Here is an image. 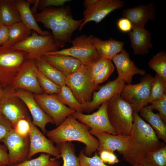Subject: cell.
<instances>
[{
  "instance_id": "f5cc1de1",
  "label": "cell",
  "mask_w": 166,
  "mask_h": 166,
  "mask_svg": "<svg viewBox=\"0 0 166 166\" xmlns=\"http://www.w3.org/2000/svg\"><path fill=\"white\" fill-rule=\"evenodd\" d=\"M2 25H3V23H2V18H1V14L0 13V26H1Z\"/></svg>"
},
{
  "instance_id": "ba28073f",
  "label": "cell",
  "mask_w": 166,
  "mask_h": 166,
  "mask_svg": "<svg viewBox=\"0 0 166 166\" xmlns=\"http://www.w3.org/2000/svg\"><path fill=\"white\" fill-rule=\"evenodd\" d=\"M152 78L150 74H145L139 83L125 85L120 96L131 105L133 112L138 113L149 103Z\"/></svg>"
},
{
  "instance_id": "4dcf8cb0",
  "label": "cell",
  "mask_w": 166,
  "mask_h": 166,
  "mask_svg": "<svg viewBox=\"0 0 166 166\" xmlns=\"http://www.w3.org/2000/svg\"><path fill=\"white\" fill-rule=\"evenodd\" d=\"M61 87L60 93L55 95L57 99L61 103L68 105L69 108L76 112L83 113V104L76 99L69 88L66 85L61 86Z\"/></svg>"
},
{
  "instance_id": "3957f363",
  "label": "cell",
  "mask_w": 166,
  "mask_h": 166,
  "mask_svg": "<svg viewBox=\"0 0 166 166\" xmlns=\"http://www.w3.org/2000/svg\"><path fill=\"white\" fill-rule=\"evenodd\" d=\"M49 139L56 144L67 142L77 141L85 145L84 152L88 157L97 150L98 139L90 132L89 128L79 122L72 115L56 128L46 133Z\"/></svg>"
},
{
  "instance_id": "8d00e7d4",
  "label": "cell",
  "mask_w": 166,
  "mask_h": 166,
  "mask_svg": "<svg viewBox=\"0 0 166 166\" xmlns=\"http://www.w3.org/2000/svg\"><path fill=\"white\" fill-rule=\"evenodd\" d=\"M78 158L80 166H110L104 163L95 152L92 157H88L85 154L84 150H82L80 151Z\"/></svg>"
},
{
  "instance_id": "52a82bcc",
  "label": "cell",
  "mask_w": 166,
  "mask_h": 166,
  "mask_svg": "<svg viewBox=\"0 0 166 166\" xmlns=\"http://www.w3.org/2000/svg\"><path fill=\"white\" fill-rule=\"evenodd\" d=\"M92 36L84 34L77 36L72 41L71 47L46 53L43 55L52 54L67 55L78 60L82 65H90L99 57L92 44Z\"/></svg>"
},
{
  "instance_id": "603a6c76",
  "label": "cell",
  "mask_w": 166,
  "mask_h": 166,
  "mask_svg": "<svg viewBox=\"0 0 166 166\" xmlns=\"http://www.w3.org/2000/svg\"><path fill=\"white\" fill-rule=\"evenodd\" d=\"M42 57L66 77L76 71L82 65L78 60L64 55L47 54Z\"/></svg>"
},
{
  "instance_id": "1f68e13d",
  "label": "cell",
  "mask_w": 166,
  "mask_h": 166,
  "mask_svg": "<svg viewBox=\"0 0 166 166\" xmlns=\"http://www.w3.org/2000/svg\"><path fill=\"white\" fill-rule=\"evenodd\" d=\"M139 163L143 166H166V145L148 153Z\"/></svg>"
},
{
  "instance_id": "9c48e42d",
  "label": "cell",
  "mask_w": 166,
  "mask_h": 166,
  "mask_svg": "<svg viewBox=\"0 0 166 166\" xmlns=\"http://www.w3.org/2000/svg\"><path fill=\"white\" fill-rule=\"evenodd\" d=\"M15 91L10 85L4 88L0 101V113L11 123L13 128L19 120L30 119L26 106L16 95Z\"/></svg>"
},
{
  "instance_id": "d4e9b609",
  "label": "cell",
  "mask_w": 166,
  "mask_h": 166,
  "mask_svg": "<svg viewBox=\"0 0 166 166\" xmlns=\"http://www.w3.org/2000/svg\"><path fill=\"white\" fill-rule=\"evenodd\" d=\"M14 1L21 21L28 28L40 35L46 36L51 34L49 32L42 30L38 24L30 8V5L32 3L31 0Z\"/></svg>"
},
{
  "instance_id": "f6af8a7d",
  "label": "cell",
  "mask_w": 166,
  "mask_h": 166,
  "mask_svg": "<svg viewBox=\"0 0 166 166\" xmlns=\"http://www.w3.org/2000/svg\"><path fill=\"white\" fill-rule=\"evenodd\" d=\"M69 0H39L38 8L42 10L50 6H63L65 3L70 1Z\"/></svg>"
},
{
  "instance_id": "60d3db41",
  "label": "cell",
  "mask_w": 166,
  "mask_h": 166,
  "mask_svg": "<svg viewBox=\"0 0 166 166\" xmlns=\"http://www.w3.org/2000/svg\"><path fill=\"white\" fill-rule=\"evenodd\" d=\"M150 106L152 109L158 111L159 114L165 123H166V98L154 100L151 102Z\"/></svg>"
},
{
  "instance_id": "ffe728a7",
  "label": "cell",
  "mask_w": 166,
  "mask_h": 166,
  "mask_svg": "<svg viewBox=\"0 0 166 166\" xmlns=\"http://www.w3.org/2000/svg\"><path fill=\"white\" fill-rule=\"evenodd\" d=\"M98 139V153L103 150L113 152L117 151L123 155L127 151L129 145V136L113 135L105 132L94 135Z\"/></svg>"
},
{
  "instance_id": "74e56055",
  "label": "cell",
  "mask_w": 166,
  "mask_h": 166,
  "mask_svg": "<svg viewBox=\"0 0 166 166\" xmlns=\"http://www.w3.org/2000/svg\"><path fill=\"white\" fill-rule=\"evenodd\" d=\"M115 69L111 60L109 59L105 67L94 78L93 80L94 83L99 85L106 81L114 72Z\"/></svg>"
},
{
  "instance_id": "f907efd6",
  "label": "cell",
  "mask_w": 166,
  "mask_h": 166,
  "mask_svg": "<svg viewBox=\"0 0 166 166\" xmlns=\"http://www.w3.org/2000/svg\"><path fill=\"white\" fill-rule=\"evenodd\" d=\"M4 89L0 87V101L2 98L3 93Z\"/></svg>"
},
{
  "instance_id": "d6986e66",
  "label": "cell",
  "mask_w": 166,
  "mask_h": 166,
  "mask_svg": "<svg viewBox=\"0 0 166 166\" xmlns=\"http://www.w3.org/2000/svg\"><path fill=\"white\" fill-rule=\"evenodd\" d=\"M28 59L26 52L12 47L0 46V68L16 74L20 67Z\"/></svg>"
},
{
  "instance_id": "8fae6325",
  "label": "cell",
  "mask_w": 166,
  "mask_h": 166,
  "mask_svg": "<svg viewBox=\"0 0 166 166\" xmlns=\"http://www.w3.org/2000/svg\"><path fill=\"white\" fill-rule=\"evenodd\" d=\"M35 59H27L18 69L10 86L14 89L24 90L35 94L44 93L38 80Z\"/></svg>"
},
{
  "instance_id": "c3c4849f",
  "label": "cell",
  "mask_w": 166,
  "mask_h": 166,
  "mask_svg": "<svg viewBox=\"0 0 166 166\" xmlns=\"http://www.w3.org/2000/svg\"><path fill=\"white\" fill-rule=\"evenodd\" d=\"M9 37L8 27L4 25L0 26V46L4 45Z\"/></svg>"
},
{
  "instance_id": "7c38bea8",
  "label": "cell",
  "mask_w": 166,
  "mask_h": 166,
  "mask_svg": "<svg viewBox=\"0 0 166 166\" xmlns=\"http://www.w3.org/2000/svg\"><path fill=\"white\" fill-rule=\"evenodd\" d=\"M34 96L41 108L52 118L57 127L76 112L60 102L55 95L34 94Z\"/></svg>"
},
{
  "instance_id": "7bdbcfd3",
  "label": "cell",
  "mask_w": 166,
  "mask_h": 166,
  "mask_svg": "<svg viewBox=\"0 0 166 166\" xmlns=\"http://www.w3.org/2000/svg\"><path fill=\"white\" fill-rule=\"evenodd\" d=\"M16 75L0 68V87L4 89L10 85Z\"/></svg>"
},
{
  "instance_id": "ee69618b",
  "label": "cell",
  "mask_w": 166,
  "mask_h": 166,
  "mask_svg": "<svg viewBox=\"0 0 166 166\" xmlns=\"http://www.w3.org/2000/svg\"><path fill=\"white\" fill-rule=\"evenodd\" d=\"M101 160L105 164H113L119 162V160L113 152L103 150L99 153Z\"/></svg>"
},
{
  "instance_id": "5b68a950",
  "label": "cell",
  "mask_w": 166,
  "mask_h": 166,
  "mask_svg": "<svg viewBox=\"0 0 166 166\" xmlns=\"http://www.w3.org/2000/svg\"><path fill=\"white\" fill-rule=\"evenodd\" d=\"M65 84L76 99L83 104L91 100L93 93L99 86L92 80L90 65L82 64L76 71L66 77Z\"/></svg>"
},
{
  "instance_id": "b9f144b4",
  "label": "cell",
  "mask_w": 166,
  "mask_h": 166,
  "mask_svg": "<svg viewBox=\"0 0 166 166\" xmlns=\"http://www.w3.org/2000/svg\"><path fill=\"white\" fill-rule=\"evenodd\" d=\"M13 128L11 123L0 113V142H2Z\"/></svg>"
},
{
  "instance_id": "5bb4252c",
  "label": "cell",
  "mask_w": 166,
  "mask_h": 166,
  "mask_svg": "<svg viewBox=\"0 0 166 166\" xmlns=\"http://www.w3.org/2000/svg\"><path fill=\"white\" fill-rule=\"evenodd\" d=\"M125 85L124 81L118 77L114 80L109 81L98 91L93 92L89 102L82 104L83 112H91L103 104L109 102L121 94Z\"/></svg>"
},
{
  "instance_id": "836d02e7",
  "label": "cell",
  "mask_w": 166,
  "mask_h": 166,
  "mask_svg": "<svg viewBox=\"0 0 166 166\" xmlns=\"http://www.w3.org/2000/svg\"><path fill=\"white\" fill-rule=\"evenodd\" d=\"M50 156L43 153L35 159L27 160L18 164L9 166H61L60 162L50 158Z\"/></svg>"
},
{
  "instance_id": "bcb514c9",
  "label": "cell",
  "mask_w": 166,
  "mask_h": 166,
  "mask_svg": "<svg viewBox=\"0 0 166 166\" xmlns=\"http://www.w3.org/2000/svg\"><path fill=\"white\" fill-rule=\"evenodd\" d=\"M117 26L121 31L124 33H129L132 30V24L128 19L124 18L118 20Z\"/></svg>"
},
{
  "instance_id": "ac0fdd59",
  "label": "cell",
  "mask_w": 166,
  "mask_h": 166,
  "mask_svg": "<svg viewBox=\"0 0 166 166\" xmlns=\"http://www.w3.org/2000/svg\"><path fill=\"white\" fill-rule=\"evenodd\" d=\"M130 55L126 50L123 49L111 59L115 65L118 73V77L127 84H131L132 78L135 74L144 76V70L139 69L129 58Z\"/></svg>"
},
{
  "instance_id": "6da1fadb",
  "label": "cell",
  "mask_w": 166,
  "mask_h": 166,
  "mask_svg": "<svg viewBox=\"0 0 166 166\" xmlns=\"http://www.w3.org/2000/svg\"><path fill=\"white\" fill-rule=\"evenodd\" d=\"M133 118L128 146L123 155L125 161L132 165L139 163L148 153L157 150L165 145L159 140L150 125L138 113L133 112Z\"/></svg>"
},
{
  "instance_id": "816d5d0a",
  "label": "cell",
  "mask_w": 166,
  "mask_h": 166,
  "mask_svg": "<svg viewBox=\"0 0 166 166\" xmlns=\"http://www.w3.org/2000/svg\"><path fill=\"white\" fill-rule=\"evenodd\" d=\"M133 166H143V165L139 163H136L132 165Z\"/></svg>"
},
{
  "instance_id": "7a4b0ae2",
  "label": "cell",
  "mask_w": 166,
  "mask_h": 166,
  "mask_svg": "<svg viewBox=\"0 0 166 166\" xmlns=\"http://www.w3.org/2000/svg\"><path fill=\"white\" fill-rule=\"evenodd\" d=\"M34 16L37 22L42 23L52 30L54 39L61 47L67 43H71L72 34L83 21V18L78 20L73 18L68 6L57 8L49 7Z\"/></svg>"
},
{
  "instance_id": "e0dca14e",
  "label": "cell",
  "mask_w": 166,
  "mask_h": 166,
  "mask_svg": "<svg viewBox=\"0 0 166 166\" xmlns=\"http://www.w3.org/2000/svg\"><path fill=\"white\" fill-rule=\"evenodd\" d=\"M15 94L25 104L30 112L33 124L39 127L44 134L47 132L46 126L48 123L54 124L53 120L41 108L35 100L32 93L21 89L16 90Z\"/></svg>"
},
{
  "instance_id": "f35d334b",
  "label": "cell",
  "mask_w": 166,
  "mask_h": 166,
  "mask_svg": "<svg viewBox=\"0 0 166 166\" xmlns=\"http://www.w3.org/2000/svg\"><path fill=\"white\" fill-rule=\"evenodd\" d=\"M31 119L23 118L19 120L14 128L15 132L22 136H29L31 129Z\"/></svg>"
},
{
  "instance_id": "4fadbf2b",
  "label": "cell",
  "mask_w": 166,
  "mask_h": 166,
  "mask_svg": "<svg viewBox=\"0 0 166 166\" xmlns=\"http://www.w3.org/2000/svg\"><path fill=\"white\" fill-rule=\"evenodd\" d=\"M2 142L8 150L9 166L18 164L28 159L30 148L29 136H21L16 133L13 128Z\"/></svg>"
},
{
  "instance_id": "277c9868",
  "label": "cell",
  "mask_w": 166,
  "mask_h": 166,
  "mask_svg": "<svg viewBox=\"0 0 166 166\" xmlns=\"http://www.w3.org/2000/svg\"><path fill=\"white\" fill-rule=\"evenodd\" d=\"M133 113L131 105L120 94L108 102V117L117 135H129L133 123Z\"/></svg>"
},
{
  "instance_id": "8992f818",
  "label": "cell",
  "mask_w": 166,
  "mask_h": 166,
  "mask_svg": "<svg viewBox=\"0 0 166 166\" xmlns=\"http://www.w3.org/2000/svg\"><path fill=\"white\" fill-rule=\"evenodd\" d=\"M12 47L27 53L28 59H36L46 53L57 51L61 48L51 34L42 36L33 31L28 38Z\"/></svg>"
},
{
  "instance_id": "ab89813d",
  "label": "cell",
  "mask_w": 166,
  "mask_h": 166,
  "mask_svg": "<svg viewBox=\"0 0 166 166\" xmlns=\"http://www.w3.org/2000/svg\"><path fill=\"white\" fill-rule=\"evenodd\" d=\"M109 59L99 57L90 65V72L92 80L103 69L108 62Z\"/></svg>"
},
{
  "instance_id": "9a60e30c",
  "label": "cell",
  "mask_w": 166,
  "mask_h": 166,
  "mask_svg": "<svg viewBox=\"0 0 166 166\" xmlns=\"http://www.w3.org/2000/svg\"><path fill=\"white\" fill-rule=\"evenodd\" d=\"M124 1L120 0H97L92 6L83 11V21L78 28L80 31L89 22L99 23L108 14L124 6Z\"/></svg>"
},
{
  "instance_id": "681fc988",
  "label": "cell",
  "mask_w": 166,
  "mask_h": 166,
  "mask_svg": "<svg viewBox=\"0 0 166 166\" xmlns=\"http://www.w3.org/2000/svg\"><path fill=\"white\" fill-rule=\"evenodd\" d=\"M97 0H85L84 1L83 4L85 9L89 8L93 5Z\"/></svg>"
},
{
  "instance_id": "f546056e",
  "label": "cell",
  "mask_w": 166,
  "mask_h": 166,
  "mask_svg": "<svg viewBox=\"0 0 166 166\" xmlns=\"http://www.w3.org/2000/svg\"><path fill=\"white\" fill-rule=\"evenodd\" d=\"M63 160L62 166H80L78 157L76 155L75 148L71 142L57 144Z\"/></svg>"
},
{
  "instance_id": "d590c367",
  "label": "cell",
  "mask_w": 166,
  "mask_h": 166,
  "mask_svg": "<svg viewBox=\"0 0 166 166\" xmlns=\"http://www.w3.org/2000/svg\"><path fill=\"white\" fill-rule=\"evenodd\" d=\"M36 75L39 83L44 93L49 95H55L60 93L61 86L55 84L40 72L37 68Z\"/></svg>"
},
{
  "instance_id": "83f0119b",
  "label": "cell",
  "mask_w": 166,
  "mask_h": 166,
  "mask_svg": "<svg viewBox=\"0 0 166 166\" xmlns=\"http://www.w3.org/2000/svg\"><path fill=\"white\" fill-rule=\"evenodd\" d=\"M38 71L53 82L62 86L65 85L66 77L48 63L42 57L35 59Z\"/></svg>"
},
{
  "instance_id": "7402d4cb",
  "label": "cell",
  "mask_w": 166,
  "mask_h": 166,
  "mask_svg": "<svg viewBox=\"0 0 166 166\" xmlns=\"http://www.w3.org/2000/svg\"><path fill=\"white\" fill-rule=\"evenodd\" d=\"M128 35L134 54L143 56L148 53L149 49L153 46L150 31L144 27L132 24V30L128 33Z\"/></svg>"
},
{
  "instance_id": "7dc6e473",
  "label": "cell",
  "mask_w": 166,
  "mask_h": 166,
  "mask_svg": "<svg viewBox=\"0 0 166 166\" xmlns=\"http://www.w3.org/2000/svg\"><path fill=\"white\" fill-rule=\"evenodd\" d=\"M9 165V159L8 150L4 144H0V166Z\"/></svg>"
},
{
  "instance_id": "f1b7e54d",
  "label": "cell",
  "mask_w": 166,
  "mask_h": 166,
  "mask_svg": "<svg viewBox=\"0 0 166 166\" xmlns=\"http://www.w3.org/2000/svg\"><path fill=\"white\" fill-rule=\"evenodd\" d=\"M8 27V40L3 45L8 47H12L27 39L31 36L33 31L22 21Z\"/></svg>"
},
{
  "instance_id": "30bf717a",
  "label": "cell",
  "mask_w": 166,
  "mask_h": 166,
  "mask_svg": "<svg viewBox=\"0 0 166 166\" xmlns=\"http://www.w3.org/2000/svg\"><path fill=\"white\" fill-rule=\"evenodd\" d=\"M108 104L105 103L101 105L97 111L91 114L75 112L72 115L78 121L90 128L89 132L93 135L103 132L117 135L108 117Z\"/></svg>"
},
{
  "instance_id": "cb8c5ba5",
  "label": "cell",
  "mask_w": 166,
  "mask_h": 166,
  "mask_svg": "<svg viewBox=\"0 0 166 166\" xmlns=\"http://www.w3.org/2000/svg\"><path fill=\"white\" fill-rule=\"evenodd\" d=\"M92 42L99 57L111 60L123 49V42L110 38L103 40L93 35Z\"/></svg>"
},
{
  "instance_id": "484cf974",
  "label": "cell",
  "mask_w": 166,
  "mask_h": 166,
  "mask_svg": "<svg viewBox=\"0 0 166 166\" xmlns=\"http://www.w3.org/2000/svg\"><path fill=\"white\" fill-rule=\"evenodd\" d=\"M141 117L147 121L158 138L166 142V125L159 114L155 113L150 105L143 108L140 112Z\"/></svg>"
},
{
  "instance_id": "44dd1931",
  "label": "cell",
  "mask_w": 166,
  "mask_h": 166,
  "mask_svg": "<svg viewBox=\"0 0 166 166\" xmlns=\"http://www.w3.org/2000/svg\"><path fill=\"white\" fill-rule=\"evenodd\" d=\"M122 14L124 18L128 19L132 24L144 27L148 21L153 20L155 18V5L150 2L147 5L126 8L122 11Z\"/></svg>"
},
{
  "instance_id": "e575fe53",
  "label": "cell",
  "mask_w": 166,
  "mask_h": 166,
  "mask_svg": "<svg viewBox=\"0 0 166 166\" xmlns=\"http://www.w3.org/2000/svg\"><path fill=\"white\" fill-rule=\"evenodd\" d=\"M149 67L156 74L166 79V53L161 51L154 55L148 63Z\"/></svg>"
},
{
  "instance_id": "4316f807",
  "label": "cell",
  "mask_w": 166,
  "mask_h": 166,
  "mask_svg": "<svg viewBox=\"0 0 166 166\" xmlns=\"http://www.w3.org/2000/svg\"><path fill=\"white\" fill-rule=\"evenodd\" d=\"M0 13L3 25L8 26L21 22L14 0H0Z\"/></svg>"
},
{
  "instance_id": "d6a6232c",
  "label": "cell",
  "mask_w": 166,
  "mask_h": 166,
  "mask_svg": "<svg viewBox=\"0 0 166 166\" xmlns=\"http://www.w3.org/2000/svg\"><path fill=\"white\" fill-rule=\"evenodd\" d=\"M164 98H166V79L156 74L152 81L149 103Z\"/></svg>"
},
{
  "instance_id": "2e32d148",
  "label": "cell",
  "mask_w": 166,
  "mask_h": 166,
  "mask_svg": "<svg viewBox=\"0 0 166 166\" xmlns=\"http://www.w3.org/2000/svg\"><path fill=\"white\" fill-rule=\"evenodd\" d=\"M30 126L29 134L30 148L27 160L30 159L33 156L40 152L48 154L54 156V160L60 158V153L57 148L55 146L53 143L33 124L32 121Z\"/></svg>"
}]
</instances>
